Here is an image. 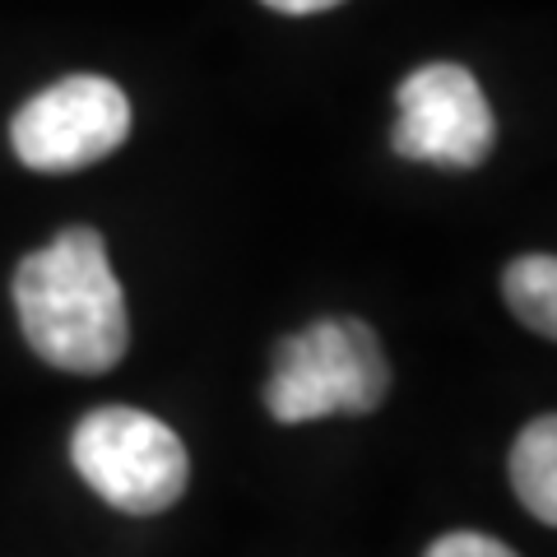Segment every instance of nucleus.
I'll return each instance as SVG.
<instances>
[{"label": "nucleus", "mask_w": 557, "mask_h": 557, "mask_svg": "<svg viewBox=\"0 0 557 557\" xmlns=\"http://www.w3.org/2000/svg\"><path fill=\"white\" fill-rule=\"evenodd\" d=\"M70 460L102 502L131 516H159L186 493L190 460L182 437L145 409L108 405L79 418Z\"/></svg>", "instance_id": "7ed1b4c3"}, {"label": "nucleus", "mask_w": 557, "mask_h": 557, "mask_svg": "<svg viewBox=\"0 0 557 557\" xmlns=\"http://www.w3.org/2000/svg\"><path fill=\"white\" fill-rule=\"evenodd\" d=\"M511 483L525 511L539 516L544 525L557 520V423L544 413L520 432L511 446Z\"/></svg>", "instance_id": "423d86ee"}, {"label": "nucleus", "mask_w": 557, "mask_h": 557, "mask_svg": "<svg viewBox=\"0 0 557 557\" xmlns=\"http://www.w3.org/2000/svg\"><path fill=\"white\" fill-rule=\"evenodd\" d=\"M278 14H317V10H335L339 0H265Z\"/></svg>", "instance_id": "1a4fd4ad"}, {"label": "nucleus", "mask_w": 557, "mask_h": 557, "mask_svg": "<svg viewBox=\"0 0 557 557\" xmlns=\"http://www.w3.org/2000/svg\"><path fill=\"white\" fill-rule=\"evenodd\" d=\"M423 557H516L507 544L487 534H474V530H456V534H442Z\"/></svg>", "instance_id": "6e6552de"}, {"label": "nucleus", "mask_w": 557, "mask_h": 557, "mask_svg": "<svg viewBox=\"0 0 557 557\" xmlns=\"http://www.w3.org/2000/svg\"><path fill=\"white\" fill-rule=\"evenodd\" d=\"M502 293L520 321L553 339L557 330V265L553 256H520L502 274Z\"/></svg>", "instance_id": "0eeeda50"}, {"label": "nucleus", "mask_w": 557, "mask_h": 557, "mask_svg": "<svg viewBox=\"0 0 557 557\" xmlns=\"http://www.w3.org/2000/svg\"><path fill=\"white\" fill-rule=\"evenodd\" d=\"M391 391V362L362 321H317L278 344L265 409L278 423H311L330 413H372Z\"/></svg>", "instance_id": "f03ea898"}, {"label": "nucleus", "mask_w": 557, "mask_h": 557, "mask_svg": "<svg viewBox=\"0 0 557 557\" xmlns=\"http://www.w3.org/2000/svg\"><path fill=\"white\" fill-rule=\"evenodd\" d=\"M14 311L33 354L61 372H108L131 344L126 293L94 228H65L20 260Z\"/></svg>", "instance_id": "f257e3e1"}, {"label": "nucleus", "mask_w": 557, "mask_h": 557, "mask_svg": "<svg viewBox=\"0 0 557 557\" xmlns=\"http://www.w3.org/2000/svg\"><path fill=\"white\" fill-rule=\"evenodd\" d=\"M131 98L102 75H70L28 98L10 121V145L33 172H75L121 149Z\"/></svg>", "instance_id": "20e7f679"}, {"label": "nucleus", "mask_w": 557, "mask_h": 557, "mask_svg": "<svg viewBox=\"0 0 557 557\" xmlns=\"http://www.w3.org/2000/svg\"><path fill=\"white\" fill-rule=\"evenodd\" d=\"M395 153L437 168H479L497 145L493 108L465 65H423L399 84Z\"/></svg>", "instance_id": "39448f33"}]
</instances>
